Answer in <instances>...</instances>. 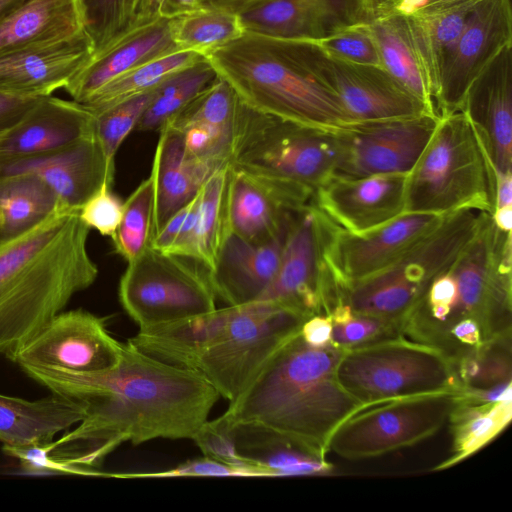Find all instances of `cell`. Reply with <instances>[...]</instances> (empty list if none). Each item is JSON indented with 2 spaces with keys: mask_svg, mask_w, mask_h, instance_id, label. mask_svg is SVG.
<instances>
[{
  "mask_svg": "<svg viewBox=\"0 0 512 512\" xmlns=\"http://www.w3.org/2000/svg\"><path fill=\"white\" fill-rule=\"evenodd\" d=\"M86 32L79 0H27L0 19V55Z\"/></svg>",
  "mask_w": 512,
  "mask_h": 512,
  "instance_id": "cell-31",
  "label": "cell"
},
{
  "mask_svg": "<svg viewBox=\"0 0 512 512\" xmlns=\"http://www.w3.org/2000/svg\"><path fill=\"white\" fill-rule=\"evenodd\" d=\"M117 478H162V477H265L263 473L246 468L235 467L209 457L188 460L177 467L152 473L107 474Z\"/></svg>",
  "mask_w": 512,
  "mask_h": 512,
  "instance_id": "cell-49",
  "label": "cell"
},
{
  "mask_svg": "<svg viewBox=\"0 0 512 512\" xmlns=\"http://www.w3.org/2000/svg\"><path fill=\"white\" fill-rule=\"evenodd\" d=\"M157 89L158 87L95 114L96 136L112 169H115L117 151L132 130L136 129Z\"/></svg>",
  "mask_w": 512,
  "mask_h": 512,
  "instance_id": "cell-44",
  "label": "cell"
},
{
  "mask_svg": "<svg viewBox=\"0 0 512 512\" xmlns=\"http://www.w3.org/2000/svg\"><path fill=\"white\" fill-rule=\"evenodd\" d=\"M172 40L180 51H194L207 56L244 32L240 15L200 8L170 19Z\"/></svg>",
  "mask_w": 512,
  "mask_h": 512,
  "instance_id": "cell-39",
  "label": "cell"
},
{
  "mask_svg": "<svg viewBox=\"0 0 512 512\" xmlns=\"http://www.w3.org/2000/svg\"><path fill=\"white\" fill-rule=\"evenodd\" d=\"M314 191L297 183L229 164L225 191V232L250 242L285 232L295 213L313 201Z\"/></svg>",
  "mask_w": 512,
  "mask_h": 512,
  "instance_id": "cell-17",
  "label": "cell"
},
{
  "mask_svg": "<svg viewBox=\"0 0 512 512\" xmlns=\"http://www.w3.org/2000/svg\"><path fill=\"white\" fill-rule=\"evenodd\" d=\"M229 165L217 170L202 186L192 230L172 255L192 259L209 273L225 237V191Z\"/></svg>",
  "mask_w": 512,
  "mask_h": 512,
  "instance_id": "cell-35",
  "label": "cell"
},
{
  "mask_svg": "<svg viewBox=\"0 0 512 512\" xmlns=\"http://www.w3.org/2000/svg\"><path fill=\"white\" fill-rule=\"evenodd\" d=\"M154 217V178L143 180L123 205L120 224L112 242L115 252L131 262L149 246Z\"/></svg>",
  "mask_w": 512,
  "mask_h": 512,
  "instance_id": "cell-41",
  "label": "cell"
},
{
  "mask_svg": "<svg viewBox=\"0 0 512 512\" xmlns=\"http://www.w3.org/2000/svg\"><path fill=\"white\" fill-rule=\"evenodd\" d=\"M95 134L96 116L86 105L44 96L0 132V164L55 152Z\"/></svg>",
  "mask_w": 512,
  "mask_h": 512,
  "instance_id": "cell-23",
  "label": "cell"
},
{
  "mask_svg": "<svg viewBox=\"0 0 512 512\" xmlns=\"http://www.w3.org/2000/svg\"><path fill=\"white\" fill-rule=\"evenodd\" d=\"M52 394L80 402L78 425L45 445L39 475L104 476L105 458L124 442L192 439L220 397L194 369L159 361L124 343L119 362L94 373L21 367Z\"/></svg>",
  "mask_w": 512,
  "mask_h": 512,
  "instance_id": "cell-1",
  "label": "cell"
},
{
  "mask_svg": "<svg viewBox=\"0 0 512 512\" xmlns=\"http://www.w3.org/2000/svg\"><path fill=\"white\" fill-rule=\"evenodd\" d=\"M344 350L333 344L310 346L299 331L224 413L234 422L272 428L325 458L339 425L367 408L338 381L337 367Z\"/></svg>",
  "mask_w": 512,
  "mask_h": 512,
  "instance_id": "cell-3",
  "label": "cell"
},
{
  "mask_svg": "<svg viewBox=\"0 0 512 512\" xmlns=\"http://www.w3.org/2000/svg\"><path fill=\"white\" fill-rule=\"evenodd\" d=\"M366 23L377 43L383 68L437 116L432 85L406 14L397 9Z\"/></svg>",
  "mask_w": 512,
  "mask_h": 512,
  "instance_id": "cell-34",
  "label": "cell"
},
{
  "mask_svg": "<svg viewBox=\"0 0 512 512\" xmlns=\"http://www.w3.org/2000/svg\"><path fill=\"white\" fill-rule=\"evenodd\" d=\"M482 1L423 0L416 7L403 11L429 76L433 96L451 48Z\"/></svg>",
  "mask_w": 512,
  "mask_h": 512,
  "instance_id": "cell-32",
  "label": "cell"
},
{
  "mask_svg": "<svg viewBox=\"0 0 512 512\" xmlns=\"http://www.w3.org/2000/svg\"><path fill=\"white\" fill-rule=\"evenodd\" d=\"M159 132L151 168L154 178L152 237L221 169L188 152L176 129L163 125Z\"/></svg>",
  "mask_w": 512,
  "mask_h": 512,
  "instance_id": "cell-28",
  "label": "cell"
},
{
  "mask_svg": "<svg viewBox=\"0 0 512 512\" xmlns=\"http://www.w3.org/2000/svg\"><path fill=\"white\" fill-rule=\"evenodd\" d=\"M192 440L206 457L235 467L256 470L265 477H272L269 471L250 465L238 454L232 421L225 413L212 421L204 422Z\"/></svg>",
  "mask_w": 512,
  "mask_h": 512,
  "instance_id": "cell-47",
  "label": "cell"
},
{
  "mask_svg": "<svg viewBox=\"0 0 512 512\" xmlns=\"http://www.w3.org/2000/svg\"><path fill=\"white\" fill-rule=\"evenodd\" d=\"M443 216L405 212L380 227L359 234L344 230L331 220L324 260L335 289L362 280L389 265Z\"/></svg>",
  "mask_w": 512,
  "mask_h": 512,
  "instance_id": "cell-19",
  "label": "cell"
},
{
  "mask_svg": "<svg viewBox=\"0 0 512 512\" xmlns=\"http://www.w3.org/2000/svg\"><path fill=\"white\" fill-rule=\"evenodd\" d=\"M487 212L463 209L444 215L389 265L343 289L353 313L402 323L435 278L448 271L480 230Z\"/></svg>",
  "mask_w": 512,
  "mask_h": 512,
  "instance_id": "cell-5",
  "label": "cell"
},
{
  "mask_svg": "<svg viewBox=\"0 0 512 512\" xmlns=\"http://www.w3.org/2000/svg\"><path fill=\"white\" fill-rule=\"evenodd\" d=\"M422 1L423 0H404L398 9L402 11H408L419 5Z\"/></svg>",
  "mask_w": 512,
  "mask_h": 512,
  "instance_id": "cell-59",
  "label": "cell"
},
{
  "mask_svg": "<svg viewBox=\"0 0 512 512\" xmlns=\"http://www.w3.org/2000/svg\"><path fill=\"white\" fill-rule=\"evenodd\" d=\"M78 209L57 206L0 244V355L10 359L98 277L90 228Z\"/></svg>",
  "mask_w": 512,
  "mask_h": 512,
  "instance_id": "cell-2",
  "label": "cell"
},
{
  "mask_svg": "<svg viewBox=\"0 0 512 512\" xmlns=\"http://www.w3.org/2000/svg\"><path fill=\"white\" fill-rule=\"evenodd\" d=\"M163 0H144L143 1V20L150 22L160 18V8Z\"/></svg>",
  "mask_w": 512,
  "mask_h": 512,
  "instance_id": "cell-57",
  "label": "cell"
},
{
  "mask_svg": "<svg viewBox=\"0 0 512 512\" xmlns=\"http://www.w3.org/2000/svg\"><path fill=\"white\" fill-rule=\"evenodd\" d=\"M438 120L436 116L423 114L352 122L333 130L337 152L333 175L408 174L428 144Z\"/></svg>",
  "mask_w": 512,
  "mask_h": 512,
  "instance_id": "cell-15",
  "label": "cell"
},
{
  "mask_svg": "<svg viewBox=\"0 0 512 512\" xmlns=\"http://www.w3.org/2000/svg\"><path fill=\"white\" fill-rule=\"evenodd\" d=\"M330 221L313 202L296 212L277 272L258 300L280 303L308 317L328 314L333 284L324 245Z\"/></svg>",
  "mask_w": 512,
  "mask_h": 512,
  "instance_id": "cell-14",
  "label": "cell"
},
{
  "mask_svg": "<svg viewBox=\"0 0 512 512\" xmlns=\"http://www.w3.org/2000/svg\"><path fill=\"white\" fill-rule=\"evenodd\" d=\"M230 307L139 328L128 341L164 363L197 370L204 352L225 324Z\"/></svg>",
  "mask_w": 512,
  "mask_h": 512,
  "instance_id": "cell-30",
  "label": "cell"
},
{
  "mask_svg": "<svg viewBox=\"0 0 512 512\" xmlns=\"http://www.w3.org/2000/svg\"><path fill=\"white\" fill-rule=\"evenodd\" d=\"M404 0H355L362 22H368L397 10Z\"/></svg>",
  "mask_w": 512,
  "mask_h": 512,
  "instance_id": "cell-52",
  "label": "cell"
},
{
  "mask_svg": "<svg viewBox=\"0 0 512 512\" xmlns=\"http://www.w3.org/2000/svg\"><path fill=\"white\" fill-rule=\"evenodd\" d=\"M111 183H104L79 208L82 222L103 236L113 237L120 224L124 202L113 193Z\"/></svg>",
  "mask_w": 512,
  "mask_h": 512,
  "instance_id": "cell-48",
  "label": "cell"
},
{
  "mask_svg": "<svg viewBox=\"0 0 512 512\" xmlns=\"http://www.w3.org/2000/svg\"><path fill=\"white\" fill-rule=\"evenodd\" d=\"M463 209L493 214L492 164L465 114L441 117L408 173L405 212L443 216Z\"/></svg>",
  "mask_w": 512,
  "mask_h": 512,
  "instance_id": "cell-6",
  "label": "cell"
},
{
  "mask_svg": "<svg viewBox=\"0 0 512 512\" xmlns=\"http://www.w3.org/2000/svg\"><path fill=\"white\" fill-rule=\"evenodd\" d=\"M238 105L235 92L217 76L213 83L165 124L204 123L233 133Z\"/></svg>",
  "mask_w": 512,
  "mask_h": 512,
  "instance_id": "cell-43",
  "label": "cell"
},
{
  "mask_svg": "<svg viewBox=\"0 0 512 512\" xmlns=\"http://www.w3.org/2000/svg\"><path fill=\"white\" fill-rule=\"evenodd\" d=\"M309 41L336 58L383 68L377 43L366 22H358L322 39Z\"/></svg>",
  "mask_w": 512,
  "mask_h": 512,
  "instance_id": "cell-46",
  "label": "cell"
},
{
  "mask_svg": "<svg viewBox=\"0 0 512 512\" xmlns=\"http://www.w3.org/2000/svg\"><path fill=\"white\" fill-rule=\"evenodd\" d=\"M180 51L170 32V19L138 24L102 49L93 52L87 64L65 90L84 104L96 91L122 74L151 60Z\"/></svg>",
  "mask_w": 512,
  "mask_h": 512,
  "instance_id": "cell-25",
  "label": "cell"
},
{
  "mask_svg": "<svg viewBox=\"0 0 512 512\" xmlns=\"http://www.w3.org/2000/svg\"><path fill=\"white\" fill-rule=\"evenodd\" d=\"M84 414L82 403L56 394L32 401L0 393V441L9 447L47 444Z\"/></svg>",
  "mask_w": 512,
  "mask_h": 512,
  "instance_id": "cell-29",
  "label": "cell"
},
{
  "mask_svg": "<svg viewBox=\"0 0 512 512\" xmlns=\"http://www.w3.org/2000/svg\"><path fill=\"white\" fill-rule=\"evenodd\" d=\"M206 60L194 51H177L144 63L110 81L85 103L94 114L152 91L174 75Z\"/></svg>",
  "mask_w": 512,
  "mask_h": 512,
  "instance_id": "cell-37",
  "label": "cell"
},
{
  "mask_svg": "<svg viewBox=\"0 0 512 512\" xmlns=\"http://www.w3.org/2000/svg\"><path fill=\"white\" fill-rule=\"evenodd\" d=\"M87 32L0 55V93L44 97L65 89L93 54Z\"/></svg>",
  "mask_w": 512,
  "mask_h": 512,
  "instance_id": "cell-24",
  "label": "cell"
},
{
  "mask_svg": "<svg viewBox=\"0 0 512 512\" xmlns=\"http://www.w3.org/2000/svg\"><path fill=\"white\" fill-rule=\"evenodd\" d=\"M333 130L257 112L239 100L230 164L271 174L315 190L335 172Z\"/></svg>",
  "mask_w": 512,
  "mask_h": 512,
  "instance_id": "cell-9",
  "label": "cell"
},
{
  "mask_svg": "<svg viewBox=\"0 0 512 512\" xmlns=\"http://www.w3.org/2000/svg\"><path fill=\"white\" fill-rule=\"evenodd\" d=\"M200 8L199 0H163L160 16L171 19Z\"/></svg>",
  "mask_w": 512,
  "mask_h": 512,
  "instance_id": "cell-55",
  "label": "cell"
},
{
  "mask_svg": "<svg viewBox=\"0 0 512 512\" xmlns=\"http://www.w3.org/2000/svg\"><path fill=\"white\" fill-rule=\"evenodd\" d=\"M459 391L364 408L339 425L329 440L328 451L348 460H360L417 444L436 434L448 421Z\"/></svg>",
  "mask_w": 512,
  "mask_h": 512,
  "instance_id": "cell-12",
  "label": "cell"
},
{
  "mask_svg": "<svg viewBox=\"0 0 512 512\" xmlns=\"http://www.w3.org/2000/svg\"><path fill=\"white\" fill-rule=\"evenodd\" d=\"M27 0H0V19L19 7Z\"/></svg>",
  "mask_w": 512,
  "mask_h": 512,
  "instance_id": "cell-58",
  "label": "cell"
},
{
  "mask_svg": "<svg viewBox=\"0 0 512 512\" xmlns=\"http://www.w3.org/2000/svg\"><path fill=\"white\" fill-rule=\"evenodd\" d=\"M511 245V232L499 230L492 214H487L476 237L450 269L457 299L432 346L441 349L450 327L465 318L479 323L485 342L511 334Z\"/></svg>",
  "mask_w": 512,
  "mask_h": 512,
  "instance_id": "cell-10",
  "label": "cell"
},
{
  "mask_svg": "<svg viewBox=\"0 0 512 512\" xmlns=\"http://www.w3.org/2000/svg\"><path fill=\"white\" fill-rule=\"evenodd\" d=\"M337 378L366 407L462 388L455 359L400 334L345 348Z\"/></svg>",
  "mask_w": 512,
  "mask_h": 512,
  "instance_id": "cell-7",
  "label": "cell"
},
{
  "mask_svg": "<svg viewBox=\"0 0 512 512\" xmlns=\"http://www.w3.org/2000/svg\"><path fill=\"white\" fill-rule=\"evenodd\" d=\"M332 320L329 314H315L307 318L301 328L303 341L313 347L331 344Z\"/></svg>",
  "mask_w": 512,
  "mask_h": 512,
  "instance_id": "cell-51",
  "label": "cell"
},
{
  "mask_svg": "<svg viewBox=\"0 0 512 512\" xmlns=\"http://www.w3.org/2000/svg\"><path fill=\"white\" fill-rule=\"evenodd\" d=\"M32 175L54 193L57 204L78 209L104 183L113 184L115 169L95 135L61 150L0 164V176Z\"/></svg>",
  "mask_w": 512,
  "mask_h": 512,
  "instance_id": "cell-21",
  "label": "cell"
},
{
  "mask_svg": "<svg viewBox=\"0 0 512 512\" xmlns=\"http://www.w3.org/2000/svg\"><path fill=\"white\" fill-rule=\"evenodd\" d=\"M288 230L265 242H250L226 233L210 272L216 298L228 306L258 300L277 272Z\"/></svg>",
  "mask_w": 512,
  "mask_h": 512,
  "instance_id": "cell-26",
  "label": "cell"
},
{
  "mask_svg": "<svg viewBox=\"0 0 512 512\" xmlns=\"http://www.w3.org/2000/svg\"><path fill=\"white\" fill-rule=\"evenodd\" d=\"M123 345L109 333L104 318L84 309L63 310L9 360L20 368L94 373L114 367Z\"/></svg>",
  "mask_w": 512,
  "mask_h": 512,
  "instance_id": "cell-16",
  "label": "cell"
},
{
  "mask_svg": "<svg viewBox=\"0 0 512 512\" xmlns=\"http://www.w3.org/2000/svg\"><path fill=\"white\" fill-rule=\"evenodd\" d=\"M144 0H79L85 29L94 51L131 29L143 20Z\"/></svg>",
  "mask_w": 512,
  "mask_h": 512,
  "instance_id": "cell-42",
  "label": "cell"
},
{
  "mask_svg": "<svg viewBox=\"0 0 512 512\" xmlns=\"http://www.w3.org/2000/svg\"><path fill=\"white\" fill-rule=\"evenodd\" d=\"M119 301L141 327L216 309L210 273L192 259L149 246L128 262L120 278Z\"/></svg>",
  "mask_w": 512,
  "mask_h": 512,
  "instance_id": "cell-11",
  "label": "cell"
},
{
  "mask_svg": "<svg viewBox=\"0 0 512 512\" xmlns=\"http://www.w3.org/2000/svg\"><path fill=\"white\" fill-rule=\"evenodd\" d=\"M408 174L332 175L314 192L313 204L352 233L380 227L405 213Z\"/></svg>",
  "mask_w": 512,
  "mask_h": 512,
  "instance_id": "cell-20",
  "label": "cell"
},
{
  "mask_svg": "<svg viewBox=\"0 0 512 512\" xmlns=\"http://www.w3.org/2000/svg\"><path fill=\"white\" fill-rule=\"evenodd\" d=\"M296 41L309 72L338 98L352 122L435 116L384 68L348 62L309 40Z\"/></svg>",
  "mask_w": 512,
  "mask_h": 512,
  "instance_id": "cell-13",
  "label": "cell"
},
{
  "mask_svg": "<svg viewBox=\"0 0 512 512\" xmlns=\"http://www.w3.org/2000/svg\"><path fill=\"white\" fill-rule=\"evenodd\" d=\"M461 111L492 167L512 171V44L505 46L471 83Z\"/></svg>",
  "mask_w": 512,
  "mask_h": 512,
  "instance_id": "cell-22",
  "label": "cell"
},
{
  "mask_svg": "<svg viewBox=\"0 0 512 512\" xmlns=\"http://www.w3.org/2000/svg\"><path fill=\"white\" fill-rule=\"evenodd\" d=\"M511 394L489 405L463 402L457 394L456 404L449 417L454 436L453 455L435 470L458 463L494 439L511 420Z\"/></svg>",
  "mask_w": 512,
  "mask_h": 512,
  "instance_id": "cell-38",
  "label": "cell"
},
{
  "mask_svg": "<svg viewBox=\"0 0 512 512\" xmlns=\"http://www.w3.org/2000/svg\"><path fill=\"white\" fill-rule=\"evenodd\" d=\"M232 425L238 454L250 465L269 471L272 477L323 475L332 471L325 458L272 428L254 422L232 421Z\"/></svg>",
  "mask_w": 512,
  "mask_h": 512,
  "instance_id": "cell-33",
  "label": "cell"
},
{
  "mask_svg": "<svg viewBox=\"0 0 512 512\" xmlns=\"http://www.w3.org/2000/svg\"><path fill=\"white\" fill-rule=\"evenodd\" d=\"M270 1L271 0H199L202 8L222 10L240 16Z\"/></svg>",
  "mask_w": 512,
  "mask_h": 512,
  "instance_id": "cell-53",
  "label": "cell"
},
{
  "mask_svg": "<svg viewBox=\"0 0 512 512\" xmlns=\"http://www.w3.org/2000/svg\"><path fill=\"white\" fill-rule=\"evenodd\" d=\"M206 59L257 112L326 130L352 123L338 98L309 72L296 39L245 31Z\"/></svg>",
  "mask_w": 512,
  "mask_h": 512,
  "instance_id": "cell-4",
  "label": "cell"
},
{
  "mask_svg": "<svg viewBox=\"0 0 512 512\" xmlns=\"http://www.w3.org/2000/svg\"><path fill=\"white\" fill-rule=\"evenodd\" d=\"M512 44L511 0H483L451 48L434 95L439 118L460 112L471 83Z\"/></svg>",
  "mask_w": 512,
  "mask_h": 512,
  "instance_id": "cell-18",
  "label": "cell"
},
{
  "mask_svg": "<svg viewBox=\"0 0 512 512\" xmlns=\"http://www.w3.org/2000/svg\"><path fill=\"white\" fill-rule=\"evenodd\" d=\"M56 206L54 193L37 177L0 176V244L36 225Z\"/></svg>",
  "mask_w": 512,
  "mask_h": 512,
  "instance_id": "cell-36",
  "label": "cell"
},
{
  "mask_svg": "<svg viewBox=\"0 0 512 512\" xmlns=\"http://www.w3.org/2000/svg\"><path fill=\"white\" fill-rule=\"evenodd\" d=\"M495 178V209L512 206V171L493 168Z\"/></svg>",
  "mask_w": 512,
  "mask_h": 512,
  "instance_id": "cell-54",
  "label": "cell"
},
{
  "mask_svg": "<svg viewBox=\"0 0 512 512\" xmlns=\"http://www.w3.org/2000/svg\"><path fill=\"white\" fill-rule=\"evenodd\" d=\"M240 17L245 31L303 40L362 22L355 0H271Z\"/></svg>",
  "mask_w": 512,
  "mask_h": 512,
  "instance_id": "cell-27",
  "label": "cell"
},
{
  "mask_svg": "<svg viewBox=\"0 0 512 512\" xmlns=\"http://www.w3.org/2000/svg\"><path fill=\"white\" fill-rule=\"evenodd\" d=\"M332 320L331 344L351 348L400 334L403 326L397 322L358 315L345 303L336 304L330 311Z\"/></svg>",
  "mask_w": 512,
  "mask_h": 512,
  "instance_id": "cell-45",
  "label": "cell"
},
{
  "mask_svg": "<svg viewBox=\"0 0 512 512\" xmlns=\"http://www.w3.org/2000/svg\"><path fill=\"white\" fill-rule=\"evenodd\" d=\"M495 226L502 232L508 233L512 230V206L497 208L492 214Z\"/></svg>",
  "mask_w": 512,
  "mask_h": 512,
  "instance_id": "cell-56",
  "label": "cell"
},
{
  "mask_svg": "<svg viewBox=\"0 0 512 512\" xmlns=\"http://www.w3.org/2000/svg\"><path fill=\"white\" fill-rule=\"evenodd\" d=\"M217 78L207 59L164 82L140 118L136 130L154 131L180 112Z\"/></svg>",
  "mask_w": 512,
  "mask_h": 512,
  "instance_id": "cell-40",
  "label": "cell"
},
{
  "mask_svg": "<svg viewBox=\"0 0 512 512\" xmlns=\"http://www.w3.org/2000/svg\"><path fill=\"white\" fill-rule=\"evenodd\" d=\"M229 307L225 324L202 355L197 370L220 396L233 402L309 317L269 300Z\"/></svg>",
  "mask_w": 512,
  "mask_h": 512,
  "instance_id": "cell-8",
  "label": "cell"
},
{
  "mask_svg": "<svg viewBox=\"0 0 512 512\" xmlns=\"http://www.w3.org/2000/svg\"><path fill=\"white\" fill-rule=\"evenodd\" d=\"M39 98L0 93V132L16 124Z\"/></svg>",
  "mask_w": 512,
  "mask_h": 512,
  "instance_id": "cell-50",
  "label": "cell"
}]
</instances>
